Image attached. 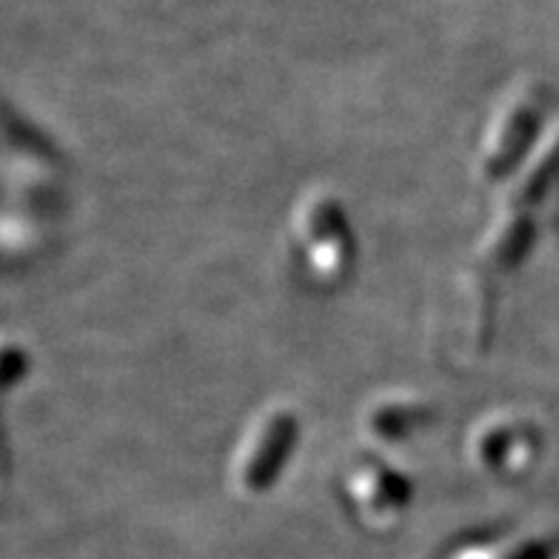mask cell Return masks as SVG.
I'll list each match as a JSON object with an SVG mask.
<instances>
[{
    "mask_svg": "<svg viewBox=\"0 0 559 559\" xmlns=\"http://www.w3.org/2000/svg\"><path fill=\"white\" fill-rule=\"evenodd\" d=\"M297 440V417L288 408H265L237 445L231 479L246 497L263 493L277 479Z\"/></svg>",
    "mask_w": 559,
    "mask_h": 559,
    "instance_id": "1",
    "label": "cell"
},
{
    "mask_svg": "<svg viewBox=\"0 0 559 559\" xmlns=\"http://www.w3.org/2000/svg\"><path fill=\"white\" fill-rule=\"evenodd\" d=\"M295 235L300 237L311 272L320 280H340L352 263V231L346 212L325 192H311L295 209Z\"/></svg>",
    "mask_w": 559,
    "mask_h": 559,
    "instance_id": "2",
    "label": "cell"
},
{
    "mask_svg": "<svg viewBox=\"0 0 559 559\" xmlns=\"http://www.w3.org/2000/svg\"><path fill=\"white\" fill-rule=\"evenodd\" d=\"M539 95L537 88L520 86L506 97V104L488 123L477 157V171L486 180H500L523 160L531 134L537 132Z\"/></svg>",
    "mask_w": 559,
    "mask_h": 559,
    "instance_id": "3",
    "label": "cell"
},
{
    "mask_svg": "<svg viewBox=\"0 0 559 559\" xmlns=\"http://www.w3.org/2000/svg\"><path fill=\"white\" fill-rule=\"evenodd\" d=\"M537 442L525 419L493 414L483 419L472 435L474 463L488 474H523L534 460Z\"/></svg>",
    "mask_w": 559,
    "mask_h": 559,
    "instance_id": "4",
    "label": "cell"
},
{
    "mask_svg": "<svg viewBox=\"0 0 559 559\" xmlns=\"http://www.w3.org/2000/svg\"><path fill=\"white\" fill-rule=\"evenodd\" d=\"M348 493L368 516L389 520L403 511L408 500V486L380 460H362L348 477Z\"/></svg>",
    "mask_w": 559,
    "mask_h": 559,
    "instance_id": "5",
    "label": "cell"
},
{
    "mask_svg": "<svg viewBox=\"0 0 559 559\" xmlns=\"http://www.w3.org/2000/svg\"><path fill=\"white\" fill-rule=\"evenodd\" d=\"M559 177V132H554V138L548 143L534 152V157H528L525 169L508 183V189L500 198V212L511 214H525L531 217L534 206L539 203L548 189L554 186V180Z\"/></svg>",
    "mask_w": 559,
    "mask_h": 559,
    "instance_id": "6",
    "label": "cell"
},
{
    "mask_svg": "<svg viewBox=\"0 0 559 559\" xmlns=\"http://www.w3.org/2000/svg\"><path fill=\"white\" fill-rule=\"evenodd\" d=\"M428 417H431L428 405L419 403L417 397L391 394V397L368 405L362 426H366L368 437H374L377 442H400L412 437V431H417L419 426H426Z\"/></svg>",
    "mask_w": 559,
    "mask_h": 559,
    "instance_id": "7",
    "label": "cell"
}]
</instances>
